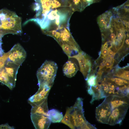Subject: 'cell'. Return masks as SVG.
I'll list each match as a JSON object with an SVG mask.
<instances>
[{
	"label": "cell",
	"mask_w": 129,
	"mask_h": 129,
	"mask_svg": "<svg viewBox=\"0 0 129 129\" xmlns=\"http://www.w3.org/2000/svg\"><path fill=\"white\" fill-rule=\"evenodd\" d=\"M71 129H97L95 126L88 122L84 114L82 99L78 98L74 104L66 109L61 121Z\"/></svg>",
	"instance_id": "1"
},
{
	"label": "cell",
	"mask_w": 129,
	"mask_h": 129,
	"mask_svg": "<svg viewBox=\"0 0 129 129\" xmlns=\"http://www.w3.org/2000/svg\"><path fill=\"white\" fill-rule=\"evenodd\" d=\"M31 117L35 129H47L51 123V120L48 116L37 113L31 114Z\"/></svg>",
	"instance_id": "10"
},
{
	"label": "cell",
	"mask_w": 129,
	"mask_h": 129,
	"mask_svg": "<svg viewBox=\"0 0 129 129\" xmlns=\"http://www.w3.org/2000/svg\"><path fill=\"white\" fill-rule=\"evenodd\" d=\"M51 87L45 85L39 87L37 91L28 99V102L32 106L39 105L47 99Z\"/></svg>",
	"instance_id": "9"
},
{
	"label": "cell",
	"mask_w": 129,
	"mask_h": 129,
	"mask_svg": "<svg viewBox=\"0 0 129 129\" xmlns=\"http://www.w3.org/2000/svg\"><path fill=\"white\" fill-rule=\"evenodd\" d=\"M72 58L76 59L78 61L80 71L86 80L91 73L92 64L90 57L81 51Z\"/></svg>",
	"instance_id": "6"
},
{
	"label": "cell",
	"mask_w": 129,
	"mask_h": 129,
	"mask_svg": "<svg viewBox=\"0 0 129 129\" xmlns=\"http://www.w3.org/2000/svg\"><path fill=\"white\" fill-rule=\"evenodd\" d=\"M100 99L110 95L129 96V87L119 86L108 79L103 78L101 82Z\"/></svg>",
	"instance_id": "4"
},
{
	"label": "cell",
	"mask_w": 129,
	"mask_h": 129,
	"mask_svg": "<svg viewBox=\"0 0 129 129\" xmlns=\"http://www.w3.org/2000/svg\"><path fill=\"white\" fill-rule=\"evenodd\" d=\"M129 96L123 97L111 95L110 104L112 110L124 104H129Z\"/></svg>",
	"instance_id": "14"
},
{
	"label": "cell",
	"mask_w": 129,
	"mask_h": 129,
	"mask_svg": "<svg viewBox=\"0 0 129 129\" xmlns=\"http://www.w3.org/2000/svg\"><path fill=\"white\" fill-rule=\"evenodd\" d=\"M0 82L11 90L16 85L10 79L4 67L0 69Z\"/></svg>",
	"instance_id": "17"
},
{
	"label": "cell",
	"mask_w": 129,
	"mask_h": 129,
	"mask_svg": "<svg viewBox=\"0 0 129 129\" xmlns=\"http://www.w3.org/2000/svg\"><path fill=\"white\" fill-rule=\"evenodd\" d=\"M2 41L1 38L0 39V56L2 55L4 53L2 48Z\"/></svg>",
	"instance_id": "23"
},
{
	"label": "cell",
	"mask_w": 129,
	"mask_h": 129,
	"mask_svg": "<svg viewBox=\"0 0 129 129\" xmlns=\"http://www.w3.org/2000/svg\"></svg>",
	"instance_id": "24"
},
{
	"label": "cell",
	"mask_w": 129,
	"mask_h": 129,
	"mask_svg": "<svg viewBox=\"0 0 129 129\" xmlns=\"http://www.w3.org/2000/svg\"><path fill=\"white\" fill-rule=\"evenodd\" d=\"M58 68L54 61L46 60L38 70L37 76L39 87L45 85L52 87L54 80Z\"/></svg>",
	"instance_id": "3"
},
{
	"label": "cell",
	"mask_w": 129,
	"mask_h": 129,
	"mask_svg": "<svg viewBox=\"0 0 129 129\" xmlns=\"http://www.w3.org/2000/svg\"><path fill=\"white\" fill-rule=\"evenodd\" d=\"M48 114L51 122L53 123L60 122L63 117L62 112L55 109L48 111Z\"/></svg>",
	"instance_id": "18"
},
{
	"label": "cell",
	"mask_w": 129,
	"mask_h": 129,
	"mask_svg": "<svg viewBox=\"0 0 129 129\" xmlns=\"http://www.w3.org/2000/svg\"><path fill=\"white\" fill-rule=\"evenodd\" d=\"M22 19L14 12L6 9L0 10V33L3 36L7 34L22 33Z\"/></svg>",
	"instance_id": "2"
},
{
	"label": "cell",
	"mask_w": 129,
	"mask_h": 129,
	"mask_svg": "<svg viewBox=\"0 0 129 129\" xmlns=\"http://www.w3.org/2000/svg\"><path fill=\"white\" fill-rule=\"evenodd\" d=\"M20 66L10 61L8 59L4 67L9 77L15 84H16L17 74Z\"/></svg>",
	"instance_id": "12"
},
{
	"label": "cell",
	"mask_w": 129,
	"mask_h": 129,
	"mask_svg": "<svg viewBox=\"0 0 129 129\" xmlns=\"http://www.w3.org/2000/svg\"><path fill=\"white\" fill-rule=\"evenodd\" d=\"M9 51L0 56V69L4 67L7 60Z\"/></svg>",
	"instance_id": "21"
},
{
	"label": "cell",
	"mask_w": 129,
	"mask_h": 129,
	"mask_svg": "<svg viewBox=\"0 0 129 129\" xmlns=\"http://www.w3.org/2000/svg\"><path fill=\"white\" fill-rule=\"evenodd\" d=\"M26 56L25 51L18 43L15 45L9 51L8 59L20 66L25 60Z\"/></svg>",
	"instance_id": "8"
},
{
	"label": "cell",
	"mask_w": 129,
	"mask_h": 129,
	"mask_svg": "<svg viewBox=\"0 0 129 129\" xmlns=\"http://www.w3.org/2000/svg\"><path fill=\"white\" fill-rule=\"evenodd\" d=\"M13 127L10 126L8 124H2L0 125V129H14Z\"/></svg>",
	"instance_id": "22"
},
{
	"label": "cell",
	"mask_w": 129,
	"mask_h": 129,
	"mask_svg": "<svg viewBox=\"0 0 129 129\" xmlns=\"http://www.w3.org/2000/svg\"><path fill=\"white\" fill-rule=\"evenodd\" d=\"M116 85L121 87H129V81L112 76L105 77Z\"/></svg>",
	"instance_id": "19"
},
{
	"label": "cell",
	"mask_w": 129,
	"mask_h": 129,
	"mask_svg": "<svg viewBox=\"0 0 129 129\" xmlns=\"http://www.w3.org/2000/svg\"><path fill=\"white\" fill-rule=\"evenodd\" d=\"M111 95L105 98L103 102L96 108V117L99 122L108 124L112 109L110 104Z\"/></svg>",
	"instance_id": "5"
},
{
	"label": "cell",
	"mask_w": 129,
	"mask_h": 129,
	"mask_svg": "<svg viewBox=\"0 0 129 129\" xmlns=\"http://www.w3.org/2000/svg\"><path fill=\"white\" fill-rule=\"evenodd\" d=\"M112 16L111 9L100 15L97 19V23L101 32L107 28L111 21Z\"/></svg>",
	"instance_id": "11"
},
{
	"label": "cell",
	"mask_w": 129,
	"mask_h": 129,
	"mask_svg": "<svg viewBox=\"0 0 129 129\" xmlns=\"http://www.w3.org/2000/svg\"><path fill=\"white\" fill-rule=\"evenodd\" d=\"M78 70L77 65L70 61H68L64 65L63 72L67 77L71 78L74 76Z\"/></svg>",
	"instance_id": "13"
},
{
	"label": "cell",
	"mask_w": 129,
	"mask_h": 129,
	"mask_svg": "<svg viewBox=\"0 0 129 129\" xmlns=\"http://www.w3.org/2000/svg\"><path fill=\"white\" fill-rule=\"evenodd\" d=\"M111 71L112 75L129 81V65L122 68L118 67L117 65Z\"/></svg>",
	"instance_id": "15"
},
{
	"label": "cell",
	"mask_w": 129,
	"mask_h": 129,
	"mask_svg": "<svg viewBox=\"0 0 129 129\" xmlns=\"http://www.w3.org/2000/svg\"><path fill=\"white\" fill-rule=\"evenodd\" d=\"M129 107V104H124L113 109L108 124L112 126L117 124L120 125L126 116Z\"/></svg>",
	"instance_id": "7"
},
{
	"label": "cell",
	"mask_w": 129,
	"mask_h": 129,
	"mask_svg": "<svg viewBox=\"0 0 129 129\" xmlns=\"http://www.w3.org/2000/svg\"><path fill=\"white\" fill-rule=\"evenodd\" d=\"M32 106L31 114L37 113L48 116L47 99L39 105Z\"/></svg>",
	"instance_id": "16"
},
{
	"label": "cell",
	"mask_w": 129,
	"mask_h": 129,
	"mask_svg": "<svg viewBox=\"0 0 129 129\" xmlns=\"http://www.w3.org/2000/svg\"><path fill=\"white\" fill-rule=\"evenodd\" d=\"M86 81L88 86V87H95L97 83L96 74L91 73Z\"/></svg>",
	"instance_id": "20"
}]
</instances>
